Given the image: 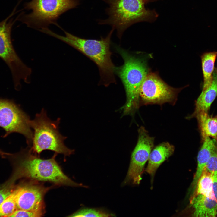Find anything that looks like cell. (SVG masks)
I'll return each instance as SVG.
<instances>
[{"label": "cell", "mask_w": 217, "mask_h": 217, "mask_svg": "<svg viewBox=\"0 0 217 217\" xmlns=\"http://www.w3.org/2000/svg\"><path fill=\"white\" fill-rule=\"evenodd\" d=\"M114 30L112 28L106 37H101L99 40L81 38L65 31V36H62L48 28L43 32L67 43L92 61L99 68L100 76L99 84L107 87L111 83H116V67L112 61L110 50L111 38Z\"/></svg>", "instance_id": "obj_1"}, {"label": "cell", "mask_w": 217, "mask_h": 217, "mask_svg": "<svg viewBox=\"0 0 217 217\" xmlns=\"http://www.w3.org/2000/svg\"><path fill=\"white\" fill-rule=\"evenodd\" d=\"M115 48L124 61L123 65L115 67V74L121 80L125 90L126 102L123 109L124 114H128L139 106V91L148 74L147 70L141 59L120 46H115Z\"/></svg>", "instance_id": "obj_2"}, {"label": "cell", "mask_w": 217, "mask_h": 217, "mask_svg": "<svg viewBox=\"0 0 217 217\" xmlns=\"http://www.w3.org/2000/svg\"><path fill=\"white\" fill-rule=\"evenodd\" d=\"M29 147L17 169V177L48 181L58 185L85 187L81 184L74 182L64 174L55 160L56 153L51 158L42 159L33 153Z\"/></svg>", "instance_id": "obj_3"}, {"label": "cell", "mask_w": 217, "mask_h": 217, "mask_svg": "<svg viewBox=\"0 0 217 217\" xmlns=\"http://www.w3.org/2000/svg\"><path fill=\"white\" fill-rule=\"evenodd\" d=\"M60 121L59 118L55 121L50 119L44 109L36 114L33 120H30V126L33 131L31 144L29 147L33 153L39 155L43 151L47 150L65 156L74 153V150L68 148L64 143L67 137L59 132Z\"/></svg>", "instance_id": "obj_4"}, {"label": "cell", "mask_w": 217, "mask_h": 217, "mask_svg": "<svg viewBox=\"0 0 217 217\" xmlns=\"http://www.w3.org/2000/svg\"><path fill=\"white\" fill-rule=\"evenodd\" d=\"M108 4L106 9L108 18L100 20L99 24H108L116 29L118 37L121 39L123 33L134 24L147 20L155 15L146 9L143 0H102Z\"/></svg>", "instance_id": "obj_5"}, {"label": "cell", "mask_w": 217, "mask_h": 217, "mask_svg": "<svg viewBox=\"0 0 217 217\" xmlns=\"http://www.w3.org/2000/svg\"><path fill=\"white\" fill-rule=\"evenodd\" d=\"M79 0H31L25 8L31 10L20 18L28 27L40 29L55 22L67 11L76 7Z\"/></svg>", "instance_id": "obj_6"}, {"label": "cell", "mask_w": 217, "mask_h": 217, "mask_svg": "<svg viewBox=\"0 0 217 217\" xmlns=\"http://www.w3.org/2000/svg\"><path fill=\"white\" fill-rule=\"evenodd\" d=\"M13 13L0 22V58L9 68L14 87L19 90L21 87V80L27 83H30L32 71L23 62L13 47L11 32L14 21L10 19Z\"/></svg>", "instance_id": "obj_7"}, {"label": "cell", "mask_w": 217, "mask_h": 217, "mask_svg": "<svg viewBox=\"0 0 217 217\" xmlns=\"http://www.w3.org/2000/svg\"><path fill=\"white\" fill-rule=\"evenodd\" d=\"M29 116L13 101L0 98V127L5 132L4 137L18 133L25 137L29 146L33 136Z\"/></svg>", "instance_id": "obj_8"}, {"label": "cell", "mask_w": 217, "mask_h": 217, "mask_svg": "<svg viewBox=\"0 0 217 217\" xmlns=\"http://www.w3.org/2000/svg\"><path fill=\"white\" fill-rule=\"evenodd\" d=\"M178 91L166 84L156 74H147L140 87L139 103L144 105L175 102Z\"/></svg>", "instance_id": "obj_9"}, {"label": "cell", "mask_w": 217, "mask_h": 217, "mask_svg": "<svg viewBox=\"0 0 217 217\" xmlns=\"http://www.w3.org/2000/svg\"><path fill=\"white\" fill-rule=\"evenodd\" d=\"M136 145L131 155V162L124 184L131 182L139 184L142 179L145 165L148 160L154 142V138L150 136L145 128L141 127L138 130Z\"/></svg>", "instance_id": "obj_10"}, {"label": "cell", "mask_w": 217, "mask_h": 217, "mask_svg": "<svg viewBox=\"0 0 217 217\" xmlns=\"http://www.w3.org/2000/svg\"><path fill=\"white\" fill-rule=\"evenodd\" d=\"M31 180L16 189L17 209L34 212L40 217L45 212L44 197L49 188Z\"/></svg>", "instance_id": "obj_11"}, {"label": "cell", "mask_w": 217, "mask_h": 217, "mask_svg": "<svg viewBox=\"0 0 217 217\" xmlns=\"http://www.w3.org/2000/svg\"><path fill=\"white\" fill-rule=\"evenodd\" d=\"M213 188L217 194V175H213ZM190 203L193 217H215L217 215V196L211 198L201 194L192 197Z\"/></svg>", "instance_id": "obj_12"}, {"label": "cell", "mask_w": 217, "mask_h": 217, "mask_svg": "<svg viewBox=\"0 0 217 217\" xmlns=\"http://www.w3.org/2000/svg\"><path fill=\"white\" fill-rule=\"evenodd\" d=\"M217 96V68H215L212 74L211 84L202 91L195 102L194 111L191 117H195L200 112H208L211 104Z\"/></svg>", "instance_id": "obj_13"}, {"label": "cell", "mask_w": 217, "mask_h": 217, "mask_svg": "<svg viewBox=\"0 0 217 217\" xmlns=\"http://www.w3.org/2000/svg\"><path fill=\"white\" fill-rule=\"evenodd\" d=\"M174 146L168 142L162 143L151 151L148 159L147 173L153 175L160 165L173 153Z\"/></svg>", "instance_id": "obj_14"}, {"label": "cell", "mask_w": 217, "mask_h": 217, "mask_svg": "<svg viewBox=\"0 0 217 217\" xmlns=\"http://www.w3.org/2000/svg\"><path fill=\"white\" fill-rule=\"evenodd\" d=\"M203 140V144L198 153L197 168L192 183V187L194 192L198 179L209 159L217 147V141L215 139H211L209 137H207Z\"/></svg>", "instance_id": "obj_15"}, {"label": "cell", "mask_w": 217, "mask_h": 217, "mask_svg": "<svg viewBox=\"0 0 217 217\" xmlns=\"http://www.w3.org/2000/svg\"><path fill=\"white\" fill-rule=\"evenodd\" d=\"M194 192L191 197L201 194L210 198H215L217 196L216 192L214 191L213 174L206 167L198 179Z\"/></svg>", "instance_id": "obj_16"}, {"label": "cell", "mask_w": 217, "mask_h": 217, "mask_svg": "<svg viewBox=\"0 0 217 217\" xmlns=\"http://www.w3.org/2000/svg\"><path fill=\"white\" fill-rule=\"evenodd\" d=\"M195 117L197 119L203 139L207 137L217 139V116L213 117L208 112H202Z\"/></svg>", "instance_id": "obj_17"}, {"label": "cell", "mask_w": 217, "mask_h": 217, "mask_svg": "<svg viewBox=\"0 0 217 217\" xmlns=\"http://www.w3.org/2000/svg\"><path fill=\"white\" fill-rule=\"evenodd\" d=\"M217 56V51L205 52L201 56L203 77V89L208 87L211 83L212 79V74L215 68V62Z\"/></svg>", "instance_id": "obj_18"}, {"label": "cell", "mask_w": 217, "mask_h": 217, "mask_svg": "<svg viewBox=\"0 0 217 217\" xmlns=\"http://www.w3.org/2000/svg\"><path fill=\"white\" fill-rule=\"evenodd\" d=\"M15 196L14 190L0 205V217H9L17 210Z\"/></svg>", "instance_id": "obj_19"}, {"label": "cell", "mask_w": 217, "mask_h": 217, "mask_svg": "<svg viewBox=\"0 0 217 217\" xmlns=\"http://www.w3.org/2000/svg\"><path fill=\"white\" fill-rule=\"evenodd\" d=\"M113 216L103 210L94 208H83L73 213L71 217H108Z\"/></svg>", "instance_id": "obj_20"}, {"label": "cell", "mask_w": 217, "mask_h": 217, "mask_svg": "<svg viewBox=\"0 0 217 217\" xmlns=\"http://www.w3.org/2000/svg\"><path fill=\"white\" fill-rule=\"evenodd\" d=\"M205 167L210 172L217 175V147L209 159Z\"/></svg>", "instance_id": "obj_21"}, {"label": "cell", "mask_w": 217, "mask_h": 217, "mask_svg": "<svg viewBox=\"0 0 217 217\" xmlns=\"http://www.w3.org/2000/svg\"><path fill=\"white\" fill-rule=\"evenodd\" d=\"M12 185L10 183L0 188V205L14 191Z\"/></svg>", "instance_id": "obj_22"}, {"label": "cell", "mask_w": 217, "mask_h": 217, "mask_svg": "<svg viewBox=\"0 0 217 217\" xmlns=\"http://www.w3.org/2000/svg\"><path fill=\"white\" fill-rule=\"evenodd\" d=\"M39 217L37 213L29 211L17 209L9 217Z\"/></svg>", "instance_id": "obj_23"}, {"label": "cell", "mask_w": 217, "mask_h": 217, "mask_svg": "<svg viewBox=\"0 0 217 217\" xmlns=\"http://www.w3.org/2000/svg\"><path fill=\"white\" fill-rule=\"evenodd\" d=\"M5 154V152L0 150V156H3Z\"/></svg>", "instance_id": "obj_24"}, {"label": "cell", "mask_w": 217, "mask_h": 217, "mask_svg": "<svg viewBox=\"0 0 217 217\" xmlns=\"http://www.w3.org/2000/svg\"><path fill=\"white\" fill-rule=\"evenodd\" d=\"M150 0H143L144 3L147 2H148L150 1Z\"/></svg>", "instance_id": "obj_25"}, {"label": "cell", "mask_w": 217, "mask_h": 217, "mask_svg": "<svg viewBox=\"0 0 217 217\" xmlns=\"http://www.w3.org/2000/svg\"><path fill=\"white\" fill-rule=\"evenodd\" d=\"M216 141H217V139H216Z\"/></svg>", "instance_id": "obj_26"}]
</instances>
